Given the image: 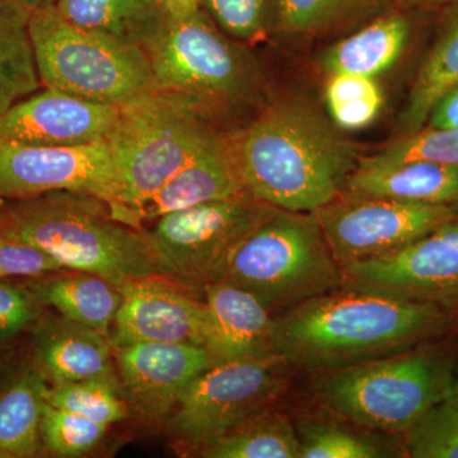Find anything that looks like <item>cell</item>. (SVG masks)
Listing matches in <instances>:
<instances>
[{"instance_id":"cell-1","label":"cell","mask_w":458,"mask_h":458,"mask_svg":"<svg viewBox=\"0 0 458 458\" xmlns=\"http://www.w3.org/2000/svg\"><path fill=\"white\" fill-rule=\"evenodd\" d=\"M450 311L342 286L274 318L276 355L307 369H344L408 351L439 335Z\"/></svg>"},{"instance_id":"cell-2","label":"cell","mask_w":458,"mask_h":458,"mask_svg":"<svg viewBox=\"0 0 458 458\" xmlns=\"http://www.w3.org/2000/svg\"><path fill=\"white\" fill-rule=\"evenodd\" d=\"M232 150L247 194L293 213H313L339 198L360 162L336 126L295 99L273 105L232 135Z\"/></svg>"},{"instance_id":"cell-3","label":"cell","mask_w":458,"mask_h":458,"mask_svg":"<svg viewBox=\"0 0 458 458\" xmlns=\"http://www.w3.org/2000/svg\"><path fill=\"white\" fill-rule=\"evenodd\" d=\"M0 233L40 247L66 270L98 274L117 286L161 276L144 229L120 221L93 195L54 191L12 201L0 208Z\"/></svg>"},{"instance_id":"cell-4","label":"cell","mask_w":458,"mask_h":458,"mask_svg":"<svg viewBox=\"0 0 458 458\" xmlns=\"http://www.w3.org/2000/svg\"><path fill=\"white\" fill-rule=\"evenodd\" d=\"M209 105L156 89L120 106L107 140L119 177V198L111 208L117 219L132 225L134 214L221 135L208 123Z\"/></svg>"},{"instance_id":"cell-5","label":"cell","mask_w":458,"mask_h":458,"mask_svg":"<svg viewBox=\"0 0 458 458\" xmlns=\"http://www.w3.org/2000/svg\"><path fill=\"white\" fill-rule=\"evenodd\" d=\"M454 372L450 348L423 343L388 357L327 370L316 394L334 414L357 426L406 433L450 396Z\"/></svg>"},{"instance_id":"cell-6","label":"cell","mask_w":458,"mask_h":458,"mask_svg":"<svg viewBox=\"0 0 458 458\" xmlns=\"http://www.w3.org/2000/svg\"><path fill=\"white\" fill-rule=\"evenodd\" d=\"M222 282L273 312L342 288L344 274L315 214L271 208L229 256Z\"/></svg>"},{"instance_id":"cell-7","label":"cell","mask_w":458,"mask_h":458,"mask_svg":"<svg viewBox=\"0 0 458 458\" xmlns=\"http://www.w3.org/2000/svg\"><path fill=\"white\" fill-rule=\"evenodd\" d=\"M29 31L38 77L47 89L116 106L158 89L140 44L81 29L55 4L33 9Z\"/></svg>"},{"instance_id":"cell-8","label":"cell","mask_w":458,"mask_h":458,"mask_svg":"<svg viewBox=\"0 0 458 458\" xmlns=\"http://www.w3.org/2000/svg\"><path fill=\"white\" fill-rule=\"evenodd\" d=\"M271 208L243 194L159 216L144 229L159 276L190 291L222 282L229 256Z\"/></svg>"},{"instance_id":"cell-9","label":"cell","mask_w":458,"mask_h":458,"mask_svg":"<svg viewBox=\"0 0 458 458\" xmlns=\"http://www.w3.org/2000/svg\"><path fill=\"white\" fill-rule=\"evenodd\" d=\"M286 363L274 355L214 364L192 381L168 418L171 438L197 452L265 411L284 387Z\"/></svg>"},{"instance_id":"cell-10","label":"cell","mask_w":458,"mask_h":458,"mask_svg":"<svg viewBox=\"0 0 458 458\" xmlns=\"http://www.w3.org/2000/svg\"><path fill=\"white\" fill-rule=\"evenodd\" d=\"M157 89L213 104L242 98L251 72L242 53L200 11L181 20L164 17L143 44Z\"/></svg>"},{"instance_id":"cell-11","label":"cell","mask_w":458,"mask_h":458,"mask_svg":"<svg viewBox=\"0 0 458 458\" xmlns=\"http://www.w3.org/2000/svg\"><path fill=\"white\" fill-rule=\"evenodd\" d=\"M313 214L343 269L354 262L390 254L426 236L457 216L458 207L343 192Z\"/></svg>"},{"instance_id":"cell-12","label":"cell","mask_w":458,"mask_h":458,"mask_svg":"<svg viewBox=\"0 0 458 458\" xmlns=\"http://www.w3.org/2000/svg\"><path fill=\"white\" fill-rule=\"evenodd\" d=\"M343 286L458 310V216L387 255L343 267Z\"/></svg>"},{"instance_id":"cell-13","label":"cell","mask_w":458,"mask_h":458,"mask_svg":"<svg viewBox=\"0 0 458 458\" xmlns=\"http://www.w3.org/2000/svg\"><path fill=\"white\" fill-rule=\"evenodd\" d=\"M54 191L93 195L114 208L119 177L107 141L42 147L0 140V199L16 201Z\"/></svg>"},{"instance_id":"cell-14","label":"cell","mask_w":458,"mask_h":458,"mask_svg":"<svg viewBox=\"0 0 458 458\" xmlns=\"http://www.w3.org/2000/svg\"><path fill=\"white\" fill-rule=\"evenodd\" d=\"M123 399L147 426L167 423L192 381L214 366L207 349L186 343L113 346Z\"/></svg>"},{"instance_id":"cell-15","label":"cell","mask_w":458,"mask_h":458,"mask_svg":"<svg viewBox=\"0 0 458 458\" xmlns=\"http://www.w3.org/2000/svg\"><path fill=\"white\" fill-rule=\"evenodd\" d=\"M120 106L47 89L0 114V140L42 147H78L107 141Z\"/></svg>"},{"instance_id":"cell-16","label":"cell","mask_w":458,"mask_h":458,"mask_svg":"<svg viewBox=\"0 0 458 458\" xmlns=\"http://www.w3.org/2000/svg\"><path fill=\"white\" fill-rule=\"evenodd\" d=\"M189 292L161 276L123 283L120 286L122 303L111 330V345L186 343L203 346V301L190 297Z\"/></svg>"},{"instance_id":"cell-17","label":"cell","mask_w":458,"mask_h":458,"mask_svg":"<svg viewBox=\"0 0 458 458\" xmlns=\"http://www.w3.org/2000/svg\"><path fill=\"white\" fill-rule=\"evenodd\" d=\"M203 292V346L214 363L276 355L274 318L260 300L227 282L213 283Z\"/></svg>"},{"instance_id":"cell-18","label":"cell","mask_w":458,"mask_h":458,"mask_svg":"<svg viewBox=\"0 0 458 458\" xmlns=\"http://www.w3.org/2000/svg\"><path fill=\"white\" fill-rule=\"evenodd\" d=\"M247 194L238 174L232 135H219L200 155L177 172L132 216V225L155 222L165 214L209 201Z\"/></svg>"},{"instance_id":"cell-19","label":"cell","mask_w":458,"mask_h":458,"mask_svg":"<svg viewBox=\"0 0 458 458\" xmlns=\"http://www.w3.org/2000/svg\"><path fill=\"white\" fill-rule=\"evenodd\" d=\"M110 339L77 322L47 316L32 330V363L47 385L113 373Z\"/></svg>"},{"instance_id":"cell-20","label":"cell","mask_w":458,"mask_h":458,"mask_svg":"<svg viewBox=\"0 0 458 458\" xmlns=\"http://www.w3.org/2000/svg\"><path fill=\"white\" fill-rule=\"evenodd\" d=\"M345 192L357 197L458 207V167L423 162L372 165L360 158L346 181Z\"/></svg>"},{"instance_id":"cell-21","label":"cell","mask_w":458,"mask_h":458,"mask_svg":"<svg viewBox=\"0 0 458 458\" xmlns=\"http://www.w3.org/2000/svg\"><path fill=\"white\" fill-rule=\"evenodd\" d=\"M45 307L110 339L122 303L120 286L98 274L62 270L27 283Z\"/></svg>"},{"instance_id":"cell-22","label":"cell","mask_w":458,"mask_h":458,"mask_svg":"<svg viewBox=\"0 0 458 458\" xmlns=\"http://www.w3.org/2000/svg\"><path fill=\"white\" fill-rule=\"evenodd\" d=\"M47 384L32 360L0 387V458L40 456L41 419Z\"/></svg>"},{"instance_id":"cell-23","label":"cell","mask_w":458,"mask_h":458,"mask_svg":"<svg viewBox=\"0 0 458 458\" xmlns=\"http://www.w3.org/2000/svg\"><path fill=\"white\" fill-rule=\"evenodd\" d=\"M411 23L403 16H388L344 38L328 51L324 66L331 74L375 78L400 59L408 44Z\"/></svg>"},{"instance_id":"cell-24","label":"cell","mask_w":458,"mask_h":458,"mask_svg":"<svg viewBox=\"0 0 458 458\" xmlns=\"http://www.w3.org/2000/svg\"><path fill=\"white\" fill-rule=\"evenodd\" d=\"M30 16L31 11L17 0H0V114L40 87Z\"/></svg>"},{"instance_id":"cell-25","label":"cell","mask_w":458,"mask_h":458,"mask_svg":"<svg viewBox=\"0 0 458 458\" xmlns=\"http://www.w3.org/2000/svg\"><path fill=\"white\" fill-rule=\"evenodd\" d=\"M55 5L66 21L81 29L137 42L141 47L165 17L140 0H57Z\"/></svg>"},{"instance_id":"cell-26","label":"cell","mask_w":458,"mask_h":458,"mask_svg":"<svg viewBox=\"0 0 458 458\" xmlns=\"http://www.w3.org/2000/svg\"><path fill=\"white\" fill-rule=\"evenodd\" d=\"M194 454L205 458H300V437L288 418L265 410Z\"/></svg>"},{"instance_id":"cell-27","label":"cell","mask_w":458,"mask_h":458,"mask_svg":"<svg viewBox=\"0 0 458 458\" xmlns=\"http://www.w3.org/2000/svg\"><path fill=\"white\" fill-rule=\"evenodd\" d=\"M457 86L458 14L452 18L419 69L401 116L403 131L406 134L426 126L437 102Z\"/></svg>"},{"instance_id":"cell-28","label":"cell","mask_w":458,"mask_h":458,"mask_svg":"<svg viewBox=\"0 0 458 458\" xmlns=\"http://www.w3.org/2000/svg\"><path fill=\"white\" fill-rule=\"evenodd\" d=\"M45 400L55 408L111 426L128 417L129 408L114 373L63 385H47Z\"/></svg>"},{"instance_id":"cell-29","label":"cell","mask_w":458,"mask_h":458,"mask_svg":"<svg viewBox=\"0 0 458 458\" xmlns=\"http://www.w3.org/2000/svg\"><path fill=\"white\" fill-rule=\"evenodd\" d=\"M325 98L334 125L344 131L366 128L384 106L381 89L375 78L366 75L331 74Z\"/></svg>"},{"instance_id":"cell-30","label":"cell","mask_w":458,"mask_h":458,"mask_svg":"<svg viewBox=\"0 0 458 458\" xmlns=\"http://www.w3.org/2000/svg\"><path fill=\"white\" fill-rule=\"evenodd\" d=\"M361 161L372 165H400L423 162L458 167V129L426 125L406 132L375 156Z\"/></svg>"},{"instance_id":"cell-31","label":"cell","mask_w":458,"mask_h":458,"mask_svg":"<svg viewBox=\"0 0 458 458\" xmlns=\"http://www.w3.org/2000/svg\"><path fill=\"white\" fill-rule=\"evenodd\" d=\"M107 426L45 403L41 419L44 451L56 457H81L95 450Z\"/></svg>"},{"instance_id":"cell-32","label":"cell","mask_w":458,"mask_h":458,"mask_svg":"<svg viewBox=\"0 0 458 458\" xmlns=\"http://www.w3.org/2000/svg\"><path fill=\"white\" fill-rule=\"evenodd\" d=\"M385 0H282L280 21L285 30L318 33L377 11Z\"/></svg>"},{"instance_id":"cell-33","label":"cell","mask_w":458,"mask_h":458,"mask_svg":"<svg viewBox=\"0 0 458 458\" xmlns=\"http://www.w3.org/2000/svg\"><path fill=\"white\" fill-rule=\"evenodd\" d=\"M300 458H376L391 456L381 443L346 428L304 420L298 426Z\"/></svg>"},{"instance_id":"cell-34","label":"cell","mask_w":458,"mask_h":458,"mask_svg":"<svg viewBox=\"0 0 458 458\" xmlns=\"http://www.w3.org/2000/svg\"><path fill=\"white\" fill-rule=\"evenodd\" d=\"M409 456L458 458V405L450 399L430 410L406 432Z\"/></svg>"},{"instance_id":"cell-35","label":"cell","mask_w":458,"mask_h":458,"mask_svg":"<svg viewBox=\"0 0 458 458\" xmlns=\"http://www.w3.org/2000/svg\"><path fill=\"white\" fill-rule=\"evenodd\" d=\"M45 309L29 285L0 279V345L32 331Z\"/></svg>"},{"instance_id":"cell-36","label":"cell","mask_w":458,"mask_h":458,"mask_svg":"<svg viewBox=\"0 0 458 458\" xmlns=\"http://www.w3.org/2000/svg\"><path fill=\"white\" fill-rule=\"evenodd\" d=\"M66 270L40 247L0 233V279H38Z\"/></svg>"},{"instance_id":"cell-37","label":"cell","mask_w":458,"mask_h":458,"mask_svg":"<svg viewBox=\"0 0 458 458\" xmlns=\"http://www.w3.org/2000/svg\"><path fill=\"white\" fill-rule=\"evenodd\" d=\"M204 2L222 29L238 40L254 41L262 36L267 0H204Z\"/></svg>"},{"instance_id":"cell-38","label":"cell","mask_w":458,"mask_h":458,"mask_svg":"<svg viewBox=\"0 0 458 458\" xmlns=\"http://www.w3.org/2000/svg\"><path fill=\"white\" fill-rule=\"evenodd\" d=\"M427 125L458 129V86L445 93L433 107Z\"/></svg>"},{"instance_id":"cell-39","label":"cell","mask_w":458,"mask_h":458,"mask_svg":"<svg viewBox=\"0 0 458 458\" xmlns=\"http://www.w3.org/2000/svg\"><path fill=\"white\" fill-rule=\"evenodd\" d=\"M203 0H165L162 13L170 20H181L197 13Z\"/></svg>"},{"instance_id":"cell-40","label":"cell","mask_w":458,"mask_h":458,"mask_svg":"<svg viewBox=\"0 0 458 458\" xmlns=\"http://www.w3.org/2000/svg\"><path fill=\"white\" fill-rule=\"evenodd\" d=\"M18 3L30 9V11H33V9H38L41 7H47V5L55 4L57 0H17Z\"/></svg>"},{"instance_id":"cell-41","label":"cell","mask_w":458,"mask_h":458,"mask_svg":"<svg viewBox=\"0 0 458 458\" xmlns=\"http://www.w3.org/2000/svg\"><path fill=\"white\" fill-rule=\"evenodd\" d=\"M448 399L458 405V363L456 372H454V388H452V393L450 396H448Z\"/></svg>"},{"instance_id":"cell-42","label":"cell","mask_w":458,"mask_h":458,"mask_svg":"<svg viewBox=\"0 0 458 458\" xmlns=\"http://www.w3.org/2000/svg\"><path fill=\"white\" fill-rule=\"evenodd\" d=\"M144 4L149 5V7L158 9V11L162 12V7L165 3V0H140Z\"/></svg>"}]
</instances>
